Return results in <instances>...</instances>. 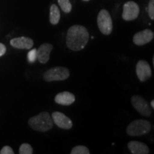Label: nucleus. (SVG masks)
Here are the masks:
<instances>
[{
  "mask_svg": "<svg viewBox=\"0 0 154 154\" xmlns=\"http://www.w3.org/2000/svg\"><path fill=\"white\" fill-rule=\"evenodd\" d=\"M61 18L60 11L59 7L56 5H52L50 7L49 13V21L50 23L53 25L57 24L59 22Z\"/></svg>",
  "mask_w": 154,
  "mask_h": 154,
  "instance_id": "2eb2a0df",
  "label": "nucleus"
},
{
  "mask_svg": "<svg viewBox=\"0 0 154 154\" xmlns=\"http://www.w3.org/2000/svg\"><path fill=\"white\" fill-rule=\"evenodd\" d=\"M136 72L140 82H146L152 76L151 69L149 63L145 60L138 61L136 66Z\"/></svg>",
  "mask_w": 154,
  "mask_h": 154,
  "instance_id": "6e6552de",
  "label": "nucleus"
},
{
  "mask_svg": "<svg viewBox=\"0 0 154 154\" xmlns=\"http://www.w3.org/2000/svg\"><path fill=\"white\" fill-rule=\"evenodd\" d=\"M72 154H89L90 151L87 147L84 146H76L73 148L72 151Z\"/></svg>",
  "mask_w": 154,
  "mask_h": 154,
  "instance_id": "f3484780",
  "label": "nucleus"
},
{
  "mask_svg": "<svg viewBox=\"0 0 154 154\" xmlns=\"http://www.w3.org/2000/svg\"><path fill=\"white\" fill-rule=\"evenodd\" d=\"M151 124L143 119H137L132 121L126 128V134L131 136H140L151 131Z\"/></svg>",
  "mask_w": 154,
  "mask_h": 154,
  "instance_id": "7ed1b4c3",
  "label": "nucleus"
},
{
  "mask_svg": "<svg viewBox=\"0 0 154 154\" xmlns=\"http://www.w3.org/2000/svg\"><path fill=\"white\" fill-rule=\"evenodd\" d=\"M83 1H85V2H88V1H89V0H83Z\"/></svg>",
  "mask_w": 154,
  "mask_h": 154,
  "instance_id": "b1692460",
  "label": "nucleus"
},
{
  "mask_svg": "<svg viewBox=\"0 0 154 154\" xmlns=\"http://www.w3.org/2000/svg\"><path fill=\"white\" fill-rule=\"evenodd\" d=\"M151 108L152 109H154V100H152L151 102Z\"/></svg>",
  "mask_w": 154,
  "mask_h": 154,
  "instance_id": "5701e85b",
  "label": "nucleus"
},
{
  "mask_svg": "<svg viewBox=\"0 0 154 154\" xmlns=\"http://www.w3.org/2000/svg\"><path fill=\"white\" fill-rule=\"evenodd\" d=\"M53 49V45L49 43L42 44L36 50V59L42 63H46L49 60L50 53Z\"/></svg>",
  "mask_w": 154,
  "mask_h": 154,
  "instance_id": "9b49d317",
  "label": "nucleus"
},
{
  "mask_svg": "<svg viewBox=\"0 0 154 154\" xmlns=\"http://www.w3.org/2000/svg\"><path fill=\"white\" fill-rule=\"evenodd\" d=\"M6 51H7V48L3 44L0 43V57L3 56L6 53Z\"/></svg>",
  "mask_w": 154,
  "mask_h": 154,
  "instance_id": "4be33fe9",
  "label": "nucleus"
},
{
  "mask_svg": "<svg viewBox=\"0 0 154 154\" xmlns=\"http://www.w3.org/2000/svg\"><path fill=\"white\" fill-rule=\"evenodd\" d=\"M70 72L66 67L57 66L49 69L44 73L43 78L47 82H56V81H63L69 78Z\"/></svg>",
  "mask_w": 154,
  "mask_h": 154,
  "instance_id": "20e7f679",
  "label": "nucleus"
},
{
  "mask_svg": "<svg viewBox=\"0 0 154 154\" xmlns=\"http://www.w3.org/2000/svg\"><path fill=\"white\" fill-rule=\"evenodd\" d=\"M28 59L29 62H34L36 59V49H34L31 50L28 53Z\"/></svg>",
  "mask_w": 154,
  "mask_h": 154,
  "instance_id": "aec40b11",
  "label": "nucleus"
},
{
  "mask_svg": "<svg viewBox=\"0 0 154 154\" xmlns=\"http://www.w3.org/2000/svg\"><path fill=\"white\" fill-rule=\"evenodd\" d=\"M131 104L138 113L144 116L149 117L151 115V109L149 103L145 99L138 95L131 97Z\"/></svg>",
  "mask_w": 154,
  "mask_h": 154,
  "instance_id": "423d86ee",
  "label": "nucleus"
},
{
  "mask_svg": "<svg viewBox=\"0 0 154 154\" xmlns=\"http://www.w3.org/2000/svg\"><path fill=\"white\" fill-rule=\"evenodd\" d=\"M54 101L59 105L69 106L75 101V96L69 91L61 92L56 95Z\"/></svg>",
  "mask_w": 154,
  "mask_h": 154,
  "instance_id": "ddd939ff",
  "label": "nucleus"
},
{
  "mask_svg": "<svg viewBox=\"0 0 154 154\" xmlns=\"http://www.w3.org/2000/svg\"><path fill=\"white\" fill-rule=\"evenodd\" d=\"M154 33L150 29H144L137 32L133 37V42L136 45L143 46L153 39Z\"/></svg>",
  "mask_w": 154,
  "mask_h": 154,
  "instance_id": "9d476101",
  "label": "nucleus"
},
{
  "mask_svg": "<svg viewBox=\"0 0 154 154\" xmlns=\"http://www.w3.org/2000/svg\"><path fill=\"white\" fill-rule=\"evenodd\" d=\"M128 148L133 154H148L149 149L147 145L140 141L132 140L128 143Z\"/></svg>",
  "mask_w": 154,
  "mask_h": 154,
  "instance_id": "4468645a",
  "label": "nucleus"
},
{
  "mask_svg": "<svg viewBox=\"0 0 154 154\" xmlns=\"http://www.w3.org/2000/svg\"><path fill=\"white\" fill-rule=\"evenodd\" d=\"M97 24L100 32L104 35H109L112 32V19L107 10L102 9L99 11L97 17Z\"/></svg>",
  "mask_w": 154,
  "mask_h": 154,
  "instance_id": "39448f33",
  "label": "nucleus"
},
{
  "mask_svg": "<svg viewBox=\"0 0 154 154\" xmlns=\"http://www.w3.org/2000/svg\"><path fill=\"white\" fill-rule=\"evenodd\" d=\"M28 123L32 129L39 132H46L51 130L54 125L52 118L46 111L30 118Z\"/></svg>",
  "mask_w": 154,
  "mask_h": 154,
  "instance_id": "f03ea898",
  "label": "nucleus"
},
{
  "mask_svg": "<svg viewBox=\"0 0 154 154\" xmlns=\"http://www.w3.org/2000/svg\"><path fill=\"white\" fill-rule=\"evenodd\" d=\"M10 44L13 47L17 49H29L33 47L34 41L29 37L21 36V37L12 38L10 41Z\"/></svg>",
  "mask_w": 154,
  "mask_h": 154,
  "instance_id": "f8f14e48",
  "label": "nucleus"
},
{
  "mask_svg": "<svg viewBox=\"0 0 154 154\" xmlns=\"http://www.w3.org/2000/svg\"><path fill=\"white\" fill-rule=\"evenodd\" d=\"M0 154H14V151L9 146H6L0 151Z\"/></svg>",
  "mask_w": 154,
  "mask_h": 154,
  "instance_id": "412c9836",
  "label": "nucleus"
},
{
  "mask_svg": "<svg viewBox=\"0 0 154 154\" xmlns=\"http://www.w3.org/2000/svg\"><path fill=\"white\" fill-rule=\"evenodd\" d=\"M53 122L59 127L62 129L69 130L72 128L73 122L68 116H66L64 113L55 111L51 115Z\"/></svg>",
  "mask_w": 154,
  "mask_h": 154,
  "instance_id": "1a4fd4ad",
  "label": "nucleus"
},
{
  "mask_svg": "<svg viewBox=\"0 0 154 154\" xmlns=\"http://www.w3.org/2000/svg\"><path fill=\"white\" fill-rule=\"evenodd\" d=\"M58 3L60 6L61 10L65 13L71 12L72 9V6L69 0H58Z\"/></svg>",
  "mask_w": 154,
  "mask_h": 154,
  "instance_id": "dca6fc26",
  "label": "nucleus"
},
{
  "mask_svg": "<svg viewBox=\"0 0 154 154\" xmlns=\"http://www.w3.org/2000/svg\"><path fill=\"white\" fill-rule=\"evenodd\" d=\"M19 153L20 154H32L33 153V149L32 146L28 143H23L19 148Z\"/></svg>",
  "mask_w": 154,
  "mask_h": 154,
  "instance_id": "a211bd4d",
  "label": "nucleus"
},
{
  "mask_svg": "<svg viewBox=\"0 0 154 154\" xmlns=\"http://www.w3.org/2000/svg\"><path fill=\"white\" fill-rule=\"evenodd\" d=\"M148 11H149V17L152 20L154 19V0H150L148 7Z\"/></svg>",
  "mask_w": 154,
  "mask_h": 154,
  "instance_id": "6ab92c4d",
  "label": "nucleus"
},
{
  "mask_svg": "<svg viewBox=\"0 0 154 154\" xmlns=\"http://www.w3.org/2000/svg\"><path fill=\"white\" fill-rule=\"evenodd\" d=\"M140 13V8L138 4L132 1L124 4L123 9L122 18L125 21H133L137 19Z\"/></svg>",
  "mask_w": 154,
  "mask_h": 154,
  "instance_id": "0eeeda50",
  "label": "nucleus"
},
{
  "mask_svg": "<svg viewBox=\"0 0 154 154\" xmlns=\"http://www.w3.org/2000/svg\"><path fill=\"white\" fill-rule=\"evenodd\" d=\"M89 39V33L85 26L73 25L68 29L66 37L67 47L72 51H81L87 44Z\"/></svg>",
  "mask_w": 154,
  "mask_h": 154,
  "instance_id": "f257e3e1",
  "label": "nucleus"
}]
</instances>
